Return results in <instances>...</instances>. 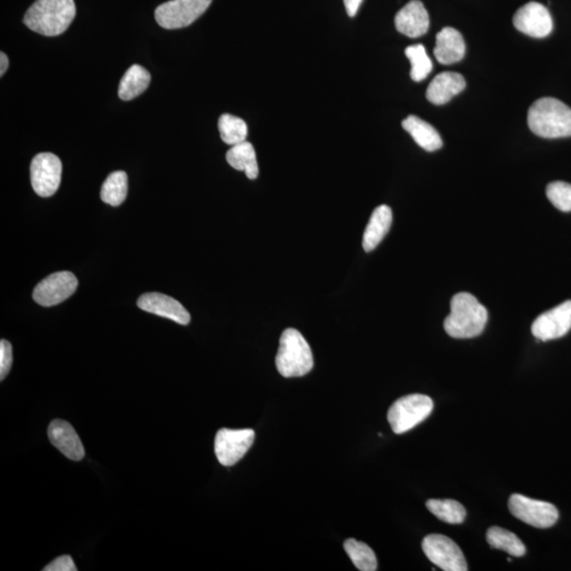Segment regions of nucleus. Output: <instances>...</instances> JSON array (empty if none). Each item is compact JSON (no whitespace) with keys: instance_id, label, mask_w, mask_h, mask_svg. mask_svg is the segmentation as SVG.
<instances>
[{"instance_id":"2","label":"nucleus","mask_w":571,"mask_h":571,"mask_svg":"<svg viewBox=\"0 0 571 571\" xmlns=\"http://www.w3.org/2000/svg\"><path fill=\"white\" fill-rule=\"evenodd\" d=\"M75 14V0H37L27 11L23 23L45 37H57L66 31Z\"/></svg>"},{"instance_id":"6","label":"nucleus","mask_w":571,"mask_h":571,"mask_svg":"<svg viewBox=\"0 0 571 571\" xmlns=\"http://www.w3.org/2000/svg\"><path fill=\"white\" fill-rule=\"evenodd\" d=\"M212 0H171L160 4L154 17L165 29L186 28L209 9Z\"/></svg>"},{"instance_id":"26","label":"nucleus","mask_w":571,"mask_h":571,"mask_svg":"<svg viewBox=\"0 0 571 571\" xmlns=\"http://www.w3.org/2000/svg\"><path fill=\"white\" fill-rule=\"evenodd\" d=\"M344 549L359 570L374 571L378 569L377 557L371 547L365 543L359 542L355 539H348L344 543Z\"/></svg>"},{"instance_id":"1","label":"nucleus","mask_w":571,"mask_h":571,"mask_svg":"<svg viewBox=\"0 0 571 571\" xmlns=\"http://www.w3.org/2000/svg\"><path fill=\"white\" fill-rule=\"evenodd\" d=\"M488 311L476 297L468 293L457 294L451 300V312L444 320L445 332L454 338H472L485 330Z\"/></svg>"},{"instance_id":"24","label":"nucleus","mask_w":571,"mask_h":571,"mask_svg":"<svg viewBox=\"0 0 571 571\" xmlns=\"http://www.w3.org/2000/svg\"><path fill=\"white\" fill-rule=\"evenodd\" d=\"M426 508L438 520L458 525L466 520V509L461 503L453 499H428Z\"/></svg>"},{"instance_id":"31","label":"nucleus","mask_w":571,"mask_h":571,"mask_svg":"<svg viewBox=\"0 0 571 571\" xmlns=\"http://www.w3.org/2000/svg\"><path fill=\"white\" fill-rule=\"evenodd\" d=\"M44 571H75V564L70 556H62L56 558L43 569Z\"/></svg>"},{"instance_id":"3","label":"nucleus","mask_w":571,"mask_h":571,"mask_svg":"<svg viewBox=\"0 0 571 571\" xmlns=\"http://www.w3.org/2000/svg\"><path fill=\"white\" fill-rule=\"evenodd\" d=\"M528 127L542 138L571 136V109L555 98H543L528 110Z\"/></svg>"},{"instance_id":"9","label":"nucleus","mask_w":571,"mask_h":571,"mask_svg":"<svg viewBox=\"0 0 571 571\" xmlns=\"http://www.w3.org/2000/svg\"><path fill=\"white\" fill-rule=\"evenodd\" d=\"M62 163L56 154L41 153L34 157L30 168L34 192L40 198H50L58 189L62 180Z\"/></svg>"},{"instance_id":"16","label":"nucleus","mask_w":571,"mask_h":571,"mask_svg":"<svg viewBox=\"0 0 571 571\" xmlns=\"http://www.w3.org/2000/svg\"><path fill=\"white\" fill-rule=\"evenodd\" d=\"M50 442L62 454L71 461H81L85 450L73 426L64 420H53L48 430Z\"/></svg>"},{"instance_id":"21","label":"nucleus","mask_w":571,"mask_h":571,"mask_svg":"<svg viewBox=\"0 0 571 571\" xmlns=\"http://www.w3.org/2000/svg\"><path fill=\"white\" fill-rule=\"evenodd\" d=\"M227 162L232 168L246 172L249 180H257L259 176V163L257 153L251 143L245 141L232 146L227 153Z\"/></svg>"},{"instance_id":"25","label":"nucleus","mask_w":571,"mask_h":571,"mask_svg":"<svg viewBox=\"0 0 571 571\" xmlns=\"http://www.w3.org/2000/svg\"><path fill=\"white\" fill-rule=\"evenodd\" d=\"M128 190V180L127 172L115 171L112 172L103 183L101 189V199L105 204L112 206H119L127 199Z\"/></svg>"},{"instance_id":"11","label":"nucleus","mask_w":571,"mask_h":571,"mask_svg":"<svg viewBox=\"0 0 571 571\" xmlns=\"http://www.w3.org/2000/svg\"><path fill=\"white\" fill-rule=\"evenodd\" d=\"M77 278L74 273H53L41 281L33 291V299L39 305L51 307L61 304L75 293Z\"/></svg>"},{"instance_id":"18","label":"nucleus","mask_w":571,"mask_h":571,"mask_svg":"<svg viewBox=\"0 0 571 571\" xmlns=\"http://www.w3.org/2000/svg\"><path fill=\"white\" fill-rule=\"evenodd\" d=\"M465 88V77L461 74L445 71L434 77L427 87L426 99L434 105H444Z\"/></svg>"},{"instance_id":"29","label":"nucleus","mask_w":571,"mask_h":571,"mask_svg":"<svg viewBox=\"0 0 571 571\" xmlns=\"http://www.w3.org/2000/svg\"><path fill=\"white\" fill-rule=\"evenodd\" d=\"M546 195L558 210L571 211V184L563 181L551 182L547 186Z\"/></svg>"},{"instance_id":"19","label":"nucleus","mask_w":571,"mask_h":571,"mask_svg":"<svg viewBox=\"0 0 571 571\" xmlns=\"http://www.w3.org/2000/svg\"><path fill=\"white\" fill-rule=\"evenodd\" d=\"M392 212L388 206H380L374 209L370 222L363 235V249L371 252L379 246L391 227Z\"/></svg>"},{"instance_id":"12","label":"nucleus","mask_w":571,"mask_h":571,"mask_svg":"<svg viewBox=\"0 0 571 571\" xmlns=\"http://www.w3.org/2000/svg\"><path fill=\"white\" fill-rule=\"evenodd\" d=\"M571 329V301L562 303L546 312L534 321L532 335L540 341L556 340L567 336Z\"/></svg>"},{"instance_id":"20","label":"nucleus","mask_w":571,"mask_h":571,"mask_svg":"<svg viewBox=\"0 0 571 571\" xmlns=\"http://www.w3.org/2000/svg\"><path fill=\"white\" fill-rule=\"evenodd\" d=\"M402 127L426 152H435L443 146L442 136H440L437 130L431 124L418 117L408 116L402 122Z\"/></svg>"},{"instance_id":"10","label":"nucleus","mask_w":571,"mask_h":571,"mask_svg":"<svg viewBox=\"0 0 571 571\" xmlns=\"http://www.w3.org/2000/svg\"><path fill=\"white\" fill-rule=\"evenodd\" d=\"M254 438L255 433L251 428H222L215 437V454L218 461L224 467L234 466L252 447Z\"/></svg>"},{"instance_id":"32","label":"nucleus","mask_w":571,"mask_h":571,"mask_svg":"<svg viewBox=\"0 0 571 571\" xmlns=\"http://www.w3.org/2000/svg\"><path fill=\"white\" fill-rule=\"evenodd\" d=\"M343 2L348 16L354 17L356 13H358L363 0H343Z\"/></svg>"},{"instance_id":"8","label":"nucleus","mask_w":571,"mask_h":571,"mask_svg":"<svg viewBox=\"0 0 571 571\" xmlns=\"http://www.w3.org/2000/svg\"><path fill=\"white\" fill-rule=\"evenodd\" d=\"M509 510L516 519L535 528H549L558 520V511L555 505L537 501L521 495L509 498Z\"/></svg>"},{"instance_id":"33","label":"nucleus","mask_w":571,"mask_h":571,"mask_svg":"<svg viewBox=\"0 0 571 571\" xmlns=\"http://www.w3.org/2000/svg\"><path fill=\"white\" fill-rule=\"evenodd\" d=\"M0 75H4L9 67V58L4 52L0 53Z\"/></svg>"},{"instance_id":"28","label":"nucleus","mask_w":571,"mask_h":571,"mask_svg":"<svg viewBox=\"0 0 571 571\" xmlns=\"http://www.w3.org/2000/svg\"><path fill=\"white\" fill-rule=\"evenodd\" d=\"M406 56L410 63V77L415 82H421L426 79L433 69V63L428 57L424 45L409 46L406 49Z\"/></svg>"},{"instance_id":"17","label":"nucleus","mask_w":571,"mask_h":571,"mask_svg":"<svg viewBox=\"0 0 571 571\" xmlns=\"http://www.w3.org/2000/svg\"><path fill=\"white\" fill-rule=\"evenodd\" d=\"M465 55V40L458 30L447 27L437 34L434 56L440 64L452 65L461 62Z\"/></svg>"},{"instance_id":"22","label":"nucleus","mask_w":571,"mask_h":571,"mask_svg":"<svg viewBox=\"0 0 571 571\" xmlns=\"http://www.w3.org/2000/svg\"><path fill=\"white\" fill-rule=\"evenodd\" d=\"M150 84V73L139 65H133L122 77L119 97L123 101L133 100L145 92Z\"/></svg>"},{"instance_id":"4","label":"nucleus","mask_w":571,"mask_h":571,"mask_svg":"<svg viewBox=\"0 0 571 571\" xmlns=\"http://www.w3.org/2000/svg\"><path fill=\"white\" fill-rule=\"evenodd\" d=\"M276 365L278 373L285 378L303 377L312 372L313 356L311 345L299 330H284L279 338Z\"/></svg>"},{"instance_id":"27","label":"nucleus","mask_w":571,"mask_h":571,"mask_svg":"<svg viewBox=\"0 0 571 571\" xmlns=\"http://www.w3.org/2000/svg\"><path fill=\"white\" fill-rule=\"evenodd\" d=\"M218 128L223 141L229 145H240L247 139L248 127L241 118L224 114L219 118Z\"/></svg>"},{"instance_id":"14","label":"nucleus","mask_w":571,"mask_h":571,"mask_svg":"<svg viewBox=\"0 0 571 571\" xmlns=\"http://www.w3.org/2000/svg\"><path fill=\"white\" fill-rule=\"evenodd\" d=\"M138 307L142 311L174 321L180 325H188L190 322V315L187 309L169 295L157 293L143 294L139 297Z\"/></svg>"},{"instance_id":"23","label":"nucleus","mask_w":571,"mask_h":571,"mask_svg":"<svg viewBox=\"0 0 571 571\" xmlns=\"http://www.w3.org/2000/svg\"><path fill=\"white\" fill-rule=\"evenodd\" d=\"M487 542L492 549L505 551L513 557L521 558L526 555V547L517 535L501 527L488 529Z\"/></svg>"},{"instance_id":"30","label":"nucleus","mask_w":571,"mask_h":571,"mask_svg":"<svg viewBox=\"0 0 571 571\" xmlns=\"http://www.w3.org/2000/svg\"><path fill=\"white\" fill-rule=\"evenodd\" d=\"M13 362V353H12V345L7 340L0 342V379L4 380L7 377Z\"/></svg>"},{"instance_id":"5","label":"nucleus","mask_w":571,"mask_h":571,"mask_svg":"<svg viewBox=\"0 0 571 571\" xmlns=\"http://www.w3.org/2000/svg\"><path fill=\"white\" fill-rule=\"evenodd\" d=\"M434 403L430 397L413 394L398 400L388 413L391 430L396 434L407 433L431 415Z\"/></svg>"},{"instance_id":"13","label":"nucleus","mask_w":571,"mask_h":571,"mask_svg":"<svg viewBox=\"0 0 571 571\" xmlns=\"http://www.w3.org/2000/svg\"><path fill=\"white\" fill-rule=\"evenodd\" d=\"M514 25L520 32L534 39H544L552 32L553 22L544 4L531 2L515 12Z\"/></svg>"},{"instance_id":"7","label":"nucleus","mask_w":571,"mask_h":571,"mask_svg":"<svg viewBox=\"0 0 571 571\" xmlns=\"http://www.w3.org/2000/svg\"><path fill=\"white\" fill-rule=\"evenodd\" d=\"M422 550L433 564L444 571H467L468 565L460 546L443 534H430L422 540Z\"/></svg>"},{"instance_id":"15","label":"nucleus","mask_w":571,"mask_h":571,"mask_svg":"<svg viewBox=\"0 0 571 571\" xmlns=\"http://www.w3.org/2000/svg\"><path fill=\"white\" fill-rule=\"evenodd\" d=\"M398 31L410 39H417L427 32L430 17L420 0H412L398 12L395 17Z\"/></svg>"}]
</instances>
